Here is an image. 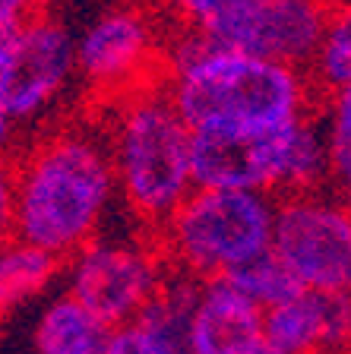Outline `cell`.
<instances>
[{"instance_id": "cell-1", "label": "cell", "mask_w": 351, "mask_h": 354, "mask_svg": "<svg viewBox=\"0 0 351 354\" xmlns=\"http://www.w3.org/2000/svg\"><path fill=\"white\" fill-rule=\"evenodd\" d=\"M120 190L111 140L96 130H60L22 152L3 184V221L10 237L76 257L96 241L102 218Z\"/></svg>"}, {"instance_id": "cell-2", "label": "cell", "mask_w": 351, "mask_h": 354, "mask_svg": "<svg viewBox=\"0 0 351 354\" xmlns=\"http://www.w3.org/2000/svg\"><path fill=\"white\" fill-rule=\"evenodd\" d=\"M168 92L193 133L256 136L310 114L300 66L209 44L197 29L171 48Z\"/></svg>"}, {"instance_id": "cell-3", "label": "cell", "mask_w": 351, "mask_h": 354, "mask_svg": "<svg viewBox=\"0 0 351 354\" xmlns=\"http://www.w3.org/2000/svg\"><path fill=\"white\" fill-rule=\"evenodd\" d=\"M108 140L127 206L143 221L168 225L197 190L193 130L181 118L171 92L146 86L130 92L117 108Z\"/></svg>"}, {"instance_id": "cell-4", "label": "cell", "mask_w": 351, "mask_h": 354, "mask_svg": "<svg viewBox=\"0 0 351 354\" xmlns=\"http://www.w3.org/2000/svg\"><path fill=\"white\" fill-rule=\"evenodd\" d=\"M278 206L263 190L197 187L165 225L168 253L199 281L231 275L272 250Z\"/></svg>"}, {"instance_id": "cell-5", "label": "cell", "mask_w": 351, "mask_h": 354, "mask_svg": "<svg viewBox=\"0 0 351 354\" xmlns=\"http://www.w3.org/2000/svg\"><path fill=\"white\" fill-rule=\"evenodd\" d=\"M76 66V38L51 16H32L10 32H0V118L3 136L29 127L66 88Z\"/></svg>"}, {"instance_id": "cell-6", "label": "cell", "mask_w": 351, "mask_h": 354, "mask_svg": "<svg viewBox=\"0 0 351 354\" xmlns=\"http://www.w3.org/2000/svg\"><path fill=\"white\" fill-rule=\"evenodd\" d=\"M272 250L307 291L351 295V212L320 193H291L278 203Z\"/></svg>"}, {"instance_id": "cell-7", "label": "cell", "mask_w": 351, "mask_h": 354, "mask_svg": "<svg viewBox=\"0 0 351 354\" xmlns=\"http://www.w3.org/2000/svg\"><path fill=\"white\" fill-rule=\"evenodd\" d=\"M161 285L165 279L152 253L114 237L89 241L76 257H70L66 269V295L86 304L114 329L133 323Z\"/></svg>"}, {"instance_id": "cell-8", "label": "cell", "mask_w": 351, "mask_h": 354, "mask_svg": "<svg viewBox=\"0 0 351 354\" xmlns=\"http://www.w3.org/2000/svg\"><path fill=\"white\" fill-rule=\"evenodd\" d=\"M330 16L323 0H253L199 35L219 48H234L288 66H310Z\"/></svg>"}, {"instance_id": "cell-9", "label": "cell", "mask_w": 351, "mask_h": 354, "mask_svg": "<svg viewBox=\"0 0 351 354\" xmlns=\"http://www.w3.org/2000/svg\"><path fill=\"white\" fill-rule=\"evenodd\" d=\"M155 57V29L136 7H117L98 16L76 38V66L89 86L102 92H136L139 76Z\"/></svg>"}, {"instance_id": "cell-10", "label": "cell", "mask_w": 351, "mask_h": 354, "mask_svg": "<svg viewBox=\"0 0 351 354\" xmlns=\"http://www.w3.org/2000/svg\"><path fill=\"white\" fill-rule=\"evenodd\" d=\"M263 342L285 354H320L351 348V295L300 291L266 310Z\"/></svg>"}, {"instance_id": "cell-11", "label": "cell", "mask_w": 351, "mask_h": 354, "mask_svg": "<svg viewBox=\"0 0 351 354\" xmlns=\"http://www.w3.org/2000/svg\"><path fill=\"white\" fill-rule=\"evenodd\" d=\"M263 319L266 310L231 279H206L193 310L190 348L193 354H250L263 345Z\"/></svg>"}, {"instance_id": "cell-12", "label": "cell", "mask_w": 351, "mask_h": 354, "mask_svg": "<svg viewBox=\"0 0 351 354\" xmlns=\"http://www.w3.org/2000/svg\"><path fill=\"white\" fill-rule=\"evenodd\" d=\"M114 326L80 304L73 295H60L44 304L32 329L35 354H108Z\"/></svg>"}, {"instance_id": "cell-13", "label": "cell", "mask_w": 351, "mask_h": 354, "mask_svg": "<svg viewBox=\"0 0 351 354\" xmlns=\"http://www.w3.org/2000/svg\"><path fill=\"white\" fill-rule=\"evenodd\" d=\"M57 269H60V257H54L44 247H35L29 241L10 237L3 243V257H0L3 310H13L16 304H26L29 297L42 295L44 288L57 279Z\"/></svg>"}, {"instance_id": "cell-14", "label": "cell", "mask_w": 351, "mask_h": 354, "mask_svg": "<svg viewBox=\"0 0 351 354\" xmlns=\"http://www.w3.org/2000/svg\"><path fill=\"white\" fill-rule=\"evenodd\" d=\"M225 279H231L250 301H256L263 310H272V307H278V304L298 297L300 291H307V288L300 285L298 275L291 272V266L278 257L276 250L250 259L247 266L234 269V272L225 275Z\"/></svg>"}, {"instance_id": "cell-15", "label": "cell", "mask_w": 351, "mask_h": 354, "mask_svg": "<svg viewBox=\"0 0 351 354\" xmlns=\"http://www.w3.org/2000/svg\"><path fill=\"white\" fill-rule=\"evenodd\" d=\"M310 70L326 92H339L351 82V3L330 16L326 35H323V44Z\"/></svg>"}, {"instance_id": "cell-16", "label": "cell", "mask_w": 351, "mask_h": 354, "mask_svg": "<svg viewBox=\"0 0 351 354\" xmlns=\"http://www.w3.org/2000/svg\"><path fill=\"white\" fill-rule=\"evenodd\" d=\"M161 3H165L187 29L203 32V29H209V26H215V22H222L225 16L244 10L247 3H253V0H161Z\"/></svg>"}, {"instance_id": "cell-17", "label": "cell", "mask_w": 351, "mask_h": 354, "mask_svg": "<svg viewBox=\"0 0 351 354\" xmlns=\"http://www.w3.org/2000/svg\"><path fill=\"white\" fill-rule=\"evenodd\" d=\"M108 354H193V351L183 345H174V342H168V339H161L152 329H146L143 323L133 319V323L114 329Z\"/></svg>"}, {"instance_id": "cell-18", "label": "cell", "mask_w": 351, "mask_h": 354, "mask_svg": "<svg viewBox=\"0 0 351 354\" xmlns=\"http://www.w3.org/2000/svg\"><path fill=\"white\" fill-rule=\"evenodd\" d=\"M48 0H0V32H10L42 13Z\"/></svg>"}, {"instance_id": "cell-19", "label": "cell", "mask_w": 351, "mask_h": 354, "mask_svg": "<svg viewBox=\"0 0 351 354\" xmlns=\"http://www.w3.org/2000/svg\"><path fill=\"white\" fill-rule=\"evenodd\" d=\"M326 124H330V136H351V82L339 92H332Z\"/></svg>"}, {"instance_id": "cell-20", "label": "cell", "mask_w": 351, "mask_h": 354, "mask_svg": "<svg viewBox=\"0 0 351 354\" xmlns=\"http://www.w3.org/2000/svg\"><path fill=\"white\" fill-rule=\"evenodd\" d=\"M332 142V171L351 190V136H330Z\"/></svg>"}, {"instance_id": "cell-21", "label": "cell", "mask_w": 351, "mask_h": 354, "mask_svg": "<svg viewBox=\"0 0 351 354\" xmlns=\"http://www.w3.org/2000/svg\"><path fill=\"white\" fill-rule=\"evenodd\" d=\"M250 354H285V351H278V348H272V345H266V342H263V345H260V348H253V351H250Z\"/></svg>"}, {"instance_id": "cell-22", "label": "cell", "mask_w": 351, "mask_h": 354, "mask_svg": "<svg viewBox=\"0 0 351 354\" xmlns=\"http://www.w3.org/2000/svg\"><path fill=\"white\" fill-rule=\"evenodd\" d=\"M348 212H351V190H348Z\"/></svg>"}]
</instances>
